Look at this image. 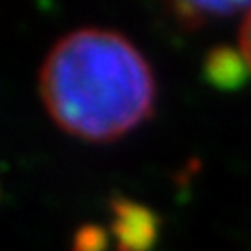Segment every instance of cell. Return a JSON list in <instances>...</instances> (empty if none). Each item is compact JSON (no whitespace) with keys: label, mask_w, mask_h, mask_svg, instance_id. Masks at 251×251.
Returning <instances> with one entry per match:
<instances>
[{"label":"cell","mask_w":251,"mask_h":251,"mask_svg":"<svg viewBox=\"0 0 251 251\" xmlns=\"http://www.w3.org/2000/svg\"><path fill=\"white\" fill-rule=\"evenodd\" d=\"M42 103L67 134L105 143L147 120L155 80L140 50L120 31L80 27L50 46L38 75Z\"/></svg>","instance_id":"obj_1"},{"label":"cell","mask_w":251,"mask_h":251,"mask_svg":"<svg viewBox=\"0 0 251 251\" xmlns=\"http://www.w3.org/2000/svg\"><path fill=\"white\" fill-rule=\"evenodd\" d=\"M109 209L117 251H151L159 228V218L151 209L124 197H113Z\"/></svg>","instance_id":"obj_2"},{"label":"cell","mask_w":251,"mask_h":251,"mask_svg":"<svg viewBox=\"0 0 251 251\" xmlns=\"http://www.w3.org/2000/svg\"><path fill=\"white\" fill-rule=\"evenodd\" d=\"M249 65L241 50L232 46H214L203 59V77L220 90H232L245 82Z\"/></svg>","instance_id":"obj_3"},{"label":"cell","mask_w":251,"mask_h":251,"mask_svg":"<svg viewBox=\"0 0 251 251\" xmlns=\"http://www.w3.org/2000/svg\"><path fill=\"white\" fill-rule=\"evenodd\" d=\"M249 9H251V2H188V0L170 2L166 6L170 17L186 31L205 27L209 21L232 17V15L243 11L247 13Z\"/></svg>","instance_id":"obj_4"},{"label":"cell","mask_w":251,"mask_h":251,"mask_svg":"<svg viewBox=\"0 0 251 251\" xmlns=\"http://www.w3.org/2000/svg\"><path fill=\"white\" fill-rule=\"evenodd\" d=\"M107 247V234L97 224H86L77 228L74 234L72 251H105Z\"/></svg>","instance_id":"obj_5"},{"label":"cell","mask_w":251,"mask_h":251,"mask_svg":"<svg viewBox=\"0 0 251 251\" xmlns=\"http://www.w3.org/2000/svg\"><path fill=\"white\" fill-rule=\"evenodd\" d=\"M239 50L243 52V57H245L249 65V72H251V9L245 13L241 29H239Z\"/></svg>","instance_id":"obj_6"}]
</instances>
